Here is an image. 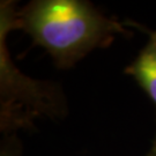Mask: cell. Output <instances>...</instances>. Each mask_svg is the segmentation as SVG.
<instances>
[{
  "label": "cell",
  "instance_id": "obj_7",
  "mask_svg": "<svg viewBox=\"0 0 156 156\" xmlns=\"http://www.w3.org/2000/svg\"><path fill=\"white\" fill-rule=\"evenodd\" d=\"M151 147H153V149L155 151V155H156V139H154V141H153V146H151Z\"/></svg>",
  "mask_w": 156,
  "mask_h": 156
},
{
  "label": "cell",
  "instance_id": "obj_5",
  "mask_svg": "<svg viewBox=\"0 0 156 156\" xmlns=\"http://www.w3.org/2000/svg\"><path fill=\"white\" fill-rule=\"evenodd\" d=\"M125 26H131V27H135V28H138L139 30L141 31H144L145 34L148 35V37H149V42H151L153 44L156 46V30H151V29L146 28L144 26H141L139 23L136 22H133V21H125Z\"/></svg>",
  "mask_w": 156,
  "mask_h": 156
},
{
  "label": "cell",
  "instance_id": "obj_3",
  "mask_svg": "<svg viewBox=\"0 0 156 156\" xmlns=\"http://www.w3.org/2000/svg\"><path fill=\"white\" fill-rule=\"evenodd\" d=\"M127 74L138 82L141 89L156 106V46L148 42L133 62L125 69ZM156 139V136H155Z\"/></svg>",
  "mask_w": 156,
  "mask_h": 156
},
{
  "label": "cell",
  "instance_id": "obj_1",
  "mask_svg": "<svg viewBox=\"0 0 156 156\" xmlns=\"http://www.w3.org/2000/svg\"><path fill=\"white\" fill-rule=\"evenodd\" d=\"M125 23L108 17L87 0H33L17 11V29L42 46L60 69H68L117 35L131 36Z\"/></svg>",
  "mask_w": 156,
  "mask_h": 156
},
{
  "label": "cell",
  "instance_id": "obj_2",
  "mask_svg": "<svg viewBox=\"0 0 156 156\" xmlns=\"http://www.w3.org/2000/svg\"><path fill=\"white\" fill-rule=\"evenodd\" d=\"M16 1L0 2V131L2 135L30 129L37 118H64L68 112L62 88L49 80L30 78L12 59L7 37L17 29Z\"/></svg>",
  "mask_w": 156,
  "mask_h": 156
},
{
  "label": "cell",
  "instance_id": "obj_6",
  "mask_svg": "<svg viewBox=\"0 0 156 156\" xmlns=\"http://www.w3.org/2000/svg\"><path fill=\"white\" fill-rule=\"evenodd\" d=\"M146 156H156V155H155V151L153 149V147L151 148V151H149L148 153H147V155H146Z\"/></svg>",
  "mask_w": 156,
  "mask_h": 156
},
{
  "label": "cell",
  "instance_id": "obj_4",
  "mask_svg": "<svg viewBox=\"0 0 156 156\" xmlns=\"http://www.w3.org/2000/svg\"><path fill=\"white\" fill-rule=\"evenodd\" d=\"M0 156H22V144L16 134L4 135L1 141Z\"/></svg>",
  "mask_w": 156,
  "mask_h": 156
}]
</instances>
